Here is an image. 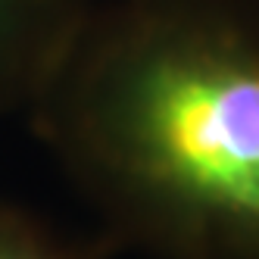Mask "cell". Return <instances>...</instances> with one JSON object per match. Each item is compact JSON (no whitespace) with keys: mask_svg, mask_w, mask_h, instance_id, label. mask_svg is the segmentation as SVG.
I'll list each match as a JSON object with an SVG mask.
<instances>
[{"mask_svg":"<svg viewBox=\"0 0 259 259\" xmlns=\"http://www.w3.org/2000/svg\"><path fill=\"white\" fill-rule=\"evenodd\" d=\"M25 116L116 250L259 259V0H91Z\"/></svg>","mask_w":259,"mask_h":259,"instance_id":"1","label":"cell"},{"mask_svg":"<svg viewBox=\"0 0 259 259\" xmlns=\"http://www.w3.org/2000/svg\"><path fill=\"white\" fill-rule=\"evenodd\" d=\"M91 0H0V122L25 113Z\"/></svg>","mask_w":259,"mask_h":259,"instance_id":"2","label":"cell"},{"mask_svg":"<svg viewBox=\"0 0 259 259\" xmlns=\"http://www.w3.org/2000/svg\"><path fill=\"white\" fill-rule=\"evenodd\" d=\"M116 247L100 237H69L19 203L0 200V259H109Z\"/></svg>","mask_w":259,"mask_h":259,"instance_id":"3","label":"cell"}]
</instances>
